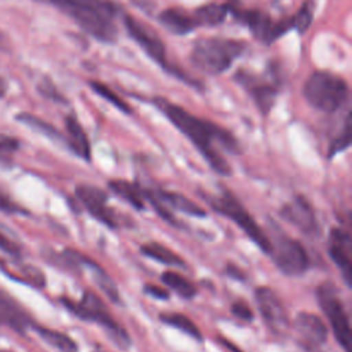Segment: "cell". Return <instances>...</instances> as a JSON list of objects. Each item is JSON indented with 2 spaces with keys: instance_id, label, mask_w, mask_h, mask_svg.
I'll list each match as a JSON object with an SVG mask.
<instances>
[{
  "instance_id": "obj_33",
  "label": "cell",
  "mask_w": 352,
  "mask_h": 352,
  "mask_svg": "<svg viewBox=\"0 0 352 352\" xmlns=\"http://www.w3.org/2000/svg\"><path fill=\"white\" fill-rule=\"evenodd\" d=\"M19 142L8 135L0 133V161H7L18 150Z\"/></svg>"
},
{
  "instance_id": "obj_21",
  "label": "cell",
  "mask_w": 352,
  "mask_h": 352,
  "mask_svg": "<svg viewBox=\"0 0 352 352\" xmlns=\"http://www.w3.org/2000/svg\"><path fill=\"white\" fill-rule=\"evenodd\" d=\"M230 12V6L223 3H208L194 10L192 18L197 26H217L224 22Z\"/></svg>"
},
{
  "instance_id": "obj_9",
  "label": "cell",
  "mask_w": 352,
  "mask_h": 352,
  "mask_svg": "<svg viewBox=\"0 0 352 352\" xmlns=\"http://www.w3.org/2000/svg\"><path fill=\"white\" fill-rule=\"evenodd\" d=\"M230 12L234 14V16L243 23L250 33L261 43L270 45L275 40H278L282 34L289 32L292 29L290 18L283 21H275L268 14L256 11V10H248V11H236L230 7Z\"/></svg>"
},
{
  "instance_id": "obj_23",
  "label": "cell",
  "mask_w": 352,
  "mask_h": 352,
  "mask_svg": "<svg viewBox=\"0 0 352 352\" xmlns=\"http://www.w3.org/2000/svg\"><path fill=\"white\" fill-rule=\"evenodd\" d=\"M15 118H16V121L25 124V125L29 126L30 129H33V131H36V132H38V133H41V135H44V136L52 139V140L66 143V138H65L54 125H51L50 122H47V121L38 118V117L34 116V114H30V113H19Z\"/></svg>"
},
{
  "instance_id": "obj_42",
  "label": "cell",
  "mask_w": 352,
  "mask_h": 352,
  "mask_svg": "<svg viewBox=\"0 0 352 352\" xmlns=\"http://www.w3.org/2000/svg\"><path fill=\"white\" fill-rule=\"evenodd\" d=\"M96 352H102V351H96Z\"/></svg>"
},
{
  "instance_id": "obj_32",
  "label": "cell",
  "mask_w": 352,
  "mask_h": 352,
  "mask_svg": "<svg viewBox=\"0 0 352 352\" xmlns=\"http://www.w3.org/2000/svg\"><path fill=\"white\" fill-rule=\"evenodd\" d=\"M37 91H38L44 98H47V99H50V100H54V102H58V103H66V99L63 98V95L56 89V87L54 85V82H52L50 78H47V77H44V78L38 82Z\"/></svg>"
},
{
  "instance_id": "obj_38",
  "label": "cell",
  "mask_w": 352,
  "mask_h": 352,
  "mask_svg": "<svg viewBox=\"0 0 352 352\" xmlns=\"http://www.w3.org/2000/svg\"><path fill=\"white\" fill-rule=\"evenodd\" d=\"M219 341H221L230 351H232V352H242L241 349H238L236 348V345H234V344H231L230 341H227V340H224V338H219Z\"/></svg>"
},
{
  "instance_id": "obj_5",
  "label": "cell",
  "mask_w": 352,
  "mask_h": 352,
  "mask_svg": "<svg viewBox=\"0 0 352 352\" xmlns=\"http://www.w3.org/2000/svg\"><path fill=\"white\" fill-rule=\"evenodd\" d=\"M62 302L77 318L100 324L118 348L126 349L131 345V338L126 330L120 323H117L106 304L94 292H84L80 301L62 297Z\"/></svg>"
},
{
  "instance_id": "obj_29",
  "label": "cell",
  "mask_w": 352,
  "mask_h": 352,
  "mask_svg": "<svg viewBox=\"0 0 352 352\" xmlns=\"http://www.w3.org/2000/svg\"><path fill=\"white\" fill-rule=\"evenodd\" d=\"M314 14H315V3L312 0H305L302 6L298 8V11L296 12V15L290 16L292 29H296L300 34H304L312 23Z\"/></svg>"
},
{
  "instance_id": "obj_31",
  "label": "cell",
  "mask_w": 352,
  "mask_h": 352,
  "mask_svg": "<svg viewBox=\"0 0 352 352\" xmlns=\"http://www.w3.org/2000/svg\"><path fill=\"white\" fill-rule=\"evenodd\" d=\"M351 144V120H349V114L345 118L344 122V128L341 131V133L331 142L330 148H329V158L334 157L336 154L346 150Z\"/></svg>"
},
{
  "instance_id": "obj_12",
  "label": "cell",
  "mask_w": 352,
  "mask_h": 352,
  "mask_svg": "<svg viewBox=\"0 0 352 352\" xmlns=\"http://www.w3.org/2000/svg\"><path fill=\"white\" fill-rule=\"evenodd\" d=\"M76 197L92 217H95L109 228L118 227L117 214L113 209L107 206L109 197L103 190L91 184H78L76 187Z\"/></svg>"
},
{
  "instance_id": "obj_35",
  "label": "cell",
  "mask_w": 352,
  "mask_h": 352,
  "mask_svg": "<svg viewBox=\"0 0 352 352\" xmlns=\"http://www.w3.org/2000/svg\"><path fill=\"white\" fill-rule=\"evenodd\" d=\"M143 292L157 300H168L169 298V292L166 289H162L157 285H151V283H146L143 287Z\"/></svg>"
},
{
  "instance_id": "obj_18",
  "label": "cell",
  "mask_w": 352,
  "mask_h": 352,
  "mask_svg": "<svg viewBox=\"0 0 352 352\" xmlns=\"http://www.w3.org/2000/svg\"><path fill=\"white\" fill-rule=\"evenodd\" d=\"M153 194L168 208V209H176L177 212L190 214V216H195V217H205L206 216V210L204 208H201L198 204H195L194 201H191L190 198L184 197L180 192H175V191H168V190H153Z\"/></svg>"
},
{
  "instance_id": "obj_17",
  "label": "cell",
  "mask_w": 352,
  "mask_h": 352,
  "mask_svg": "<svg viewBox=\"0 0 352 352\" xmlns=\"http://www.w3.org/2000/svg\"><path fill=\"white\" fill-rule=\"evenodd\" d=\"M65 126L67 131L66 146L84 161H91V144L89 139L74 116H67L65 118Z\"/></svg>"
},
{
  "instance_id": "obj_2",
  "label": "cell",
  "mask_w": 352,
  "mask_h": 352,
  "mask_svg": "<svg viewBox=\"0 0 352 352\" xmlns=\"http://www.w3.org/2000/svg\"><path fill=\"white\" fill-rule=\"evenodd\" d=\"M69 15L84 32L103 43L118 37V8L111 0H48Z\"/></svg>"
},
{
  "instance_id": "obj_3",
  "label": "cell",
  "mask_w": 352,
  "mask_h": 352,
  "mask_svg": "<svg viewBox=\"0 0 352 352\" xmlns=\"http://www.w3.org/2000/svg\"><path fill=\"white\" fill-rule=\"evenodd\" d=\"M246 43L224 37L198 38L191 50L190 60L201 72L212 76L227 72L242 56Z\"/></svg>"
},
{
  "instance_id": "obj_13",
  "label": "cell",
  "mask_w": 352,
  "mask_h": 352,
  "mask_svg": "<svg viewBox=\"0 0 352 352\" xmlns=\"http://www.w3.org/2000/svg\"><path fill=\"white\" fill-rule=\"evenodd\" d=\"M294 330L297 342L308 352L319 351L329 337L324 322L312 312H300L294 319Z\"/></svg>"
},
{
  "instance_id": "obj_26",
  "label": "cell",
  "mask_w": 352,
  "mask_h": 352,
  "mask_svg": "<svg viewBox=\"0 0 352 352\" xmlns=\"http://www.w3.org/2000/svg\"><path fill=\"white\" fill-rule=\"evenodd\" d=\"M161 280L173 292H176L183 298H192L197 296L195 285L175 271H165L161 275Z\"/></svg>"
},
{
  "instance_id": "obj_30",
  "label": "cell",
  "mask_w": 352,
  "mask_h": 352,
  "mask_svg": "<svg viewBox=\"0 0 352 352\" xmlns=\"http://www.w3.org/2000/svg\"><path fill=\"white\" fill-rule=\"evenodd\" d=\"M89 87L92 88V91H94L95 94H98L99 96H102L106 102H109L110 104H113L117 110H120V111H122V113H125V114H129V113H131L129 104H128L121 96H118L111 88H109L107 85H104L103 82L91 80V81H89Z\"/></svg>"
},
{
  "instance_id": "obj_14",
  "label": "cell",
  "mask_w": 352,
  "mask_h": 352,
  "mask_svg": "<svg viewBox=\"0 0 352 352\" xmlns=\"http://www.w3.org/2000/svg\"><path fill=\"white\" fill-rule=\"evenodd\" d=\"M280 217L293 224L302 234L315 236L319 232V224L311 204L302 197L296 195L292 201L280 208Z\"/></svg>"
},
{
  "instance_id": "obj_40",
  "label": "cell",
  "mask_w": 352,
  "mask_h": 352,
  "mask_svg": "<svg viewBox=\"0 0 352 352\" xmlns=\"http://www.w3.org/2000/svg\"><path fill=\"white\" fill-rule=\"evenodd\" d=\"M6 92H7V85H6L4 80L0 77V98H3L6 95Z\"/></svg>"
},
{
  "instance_id": "obj_16",
  "label": "cell",
  "mask_w": 352,
  "mask_h": 352,
  "mask_svg": "<svg viewBox=\"0 0 352 352\" xmlns=\"http://www.w3.org/2000/svg\"><path fill=\"white\" fill-rule=\"evenodd\" d=\"M351 236L349 234L342 228H333L329 235V245L327 250L334 261V264L338 267L344 282L346 286H351V278H352V264H351Z\"/></svg>"
},
{
  "instance_id": "obj_28",
  "label": "cell",
  "mask_w": 352,
  "mask_h": 352,
  "mask_svg": "<svg viewBox=\"0 0 352 352\" xmlns=\"http://www.w3.org/2000/svg\"><path fill=\"white\" fill-rule=\"evenodd\" d=\"M10 324L16 330H22L28 326V318L12 304L0 300V324Z\"/></svg>"
},
{
  "instance_id": "obj_27",
  "label": "cell",
  "mask_w": 352,
  "mask_h": 352,
  "mask_svg": "<svg viewBox=\"0 0 352 352\" xmlns=\"http://www.w3.org/2000/svg\"><path fill=\"white\" fill-rule=\"evenodd\" d=\"M37 333L45 342L56 348L59 352H78V346L74 340L65 333L47 327H37Z\"/></svg>"
},
{
  "instance_id": "obj_6",
  "label": "cell",
  "mask_w": 352,
  "mask_h": 352,
  "mask_svg": "<svg viewBox=\"0 0 352 352\" xmlns=\"http://www.w3.org/2000/svg\"><path fill=\"white\" fill-rule=\"evenodd\" d=\"M205 199L213 210L234 221L264 253H271V239L231 191L224 190L220 195H206Z\"/></svg>"
},
{
  "instance_id": "obj_24",
  "label": "cell",
  "mask_w": 352,
  "mask_h": 352,
  "mask_svg": "<svg viewBox=\"0 0 352 352\" xmlns=\"http://www.w3.org/2000/svg\"><path fill=\"white\" fill-rule=\"evenodd\" d=\"M88 270H91L92 272V276H94V280L95 283L99 286V289L104 293V296L111 300L113 302H120V294H118V289H117V285L114 283V280L104 272V270L96 264L95 261L89 260L87 263Z\"/></svg>"
},
{
  "instance_id": "obj_19",
  "label": "cell",
  "mask_w": 352,
  "mask_h": 352,
  "mask_svg": "<svg viewBox=\"0 0 352 352\" xmlns=\"http://www.w3.org/2000/svg\"><path fill=\"white\" fill-rule=\"evenodd\" d=\"M158 21L166 30H169L173 34H179V36L188 34L195 28H198L192 18V14H187L186 11L179 10V8L164 10L158 15Z\"/></svg>"
},
{
  "instance_id": "obj_44",
  "label": "cell",
  "mask_w": 352,
  "mask_h": 352,
  "mask_svg": "<svg viewBox=\"0 0 352 352\" xmlns=\"http://www.w3.org/2000/svg\"><path fill=\"white\" fill-rule=\"evenodd\" d=\"M0 352H4V351H0Z\"/></svg>"
},
{
  "instance_id": "obj_15",
  "label": "cell",
  "mask_w": 352,
  "mask_h": 352,
  "mask_svg": "<svg viewBox=\"0 0 352 352\" xmlns=\"http://www.w3.org/2000/svg\"><path fill=\"white\" fill-rule=\"evenodd\" d=\"M235 80L249 92L252 99L254 100L257 109L263 114H268L275 103V98L278 94V87L267 80L252 74L245 70H239L235 74Z\"/></svg>"
},
{
  "instance_id": "obj_1",
  "label": "cell",
  "mask_w": 352,
  "mask_h": 352,
  "mask_svg": "<svg viewBox=\"0 0 352 352\" xmlns=\"http://www.w3.org/2000/svg\"><path fill=\"white\" fill-rule=\"evenodd\" d=\"M153 103L165 114V117L197 147L208 165L221 176L231 175V166L217 150V144L232 154L241 151L234 135L220 125L199 118L183 107L169 102L165 98H154Z\"/></svg>"
},
{
  "instance_id": "obj_37",
  "label": "cell",
  "mask_w": 352,
  "mask_h": 352,
  "mask_svg": "<svg viewBox=\"0 0 352 352\" xmlns=\"http://www.w3.org/2000/svg\"><path fill=\"white\" fill-rule=\"evenodd\" d=\"M226 271H227V274H228L230 276H232V278H236V279H245V275H243L242 270H241V268H238V267H235L234 264H228Z\"/></svg>"
},
{
  "instance_id": "obj_39",
  "label": "cell",
  "mask_w": 352,
  "mask_h": 352,
  "mask_svg": "<svg viewBox=\"0 0 352 352\" xmlns=\"http://www.w3.org/2000/svg\"><path fill=\"white\" fill-rule=\"evenodd\" d=\"M7 47H8L7 37L3 34V32H0V51H6Z\"/></svg>"
},
{
  "instance_id": "obj_20",
  "label": "cell",
  "mask_w": 352,
  "mask_h": 352,
  "mask_svg": "<svg viewBox=\"0 0 352 352\" xmlns=\"http://www.w3.org/2000/svg\"><path fill=\"white\" fill-rule=\"evenodd\" d=\"M109 188L120 198L126 201L131 206H133L138 210L144 209V191L143 187L138 183L129 182V180H122V179H114L109 180L107 183Z\"/></svg>"
},
{
  "instance_id": "obj_25",
  "label": "cell",
  "mask_w": 352,
  "mask_h": 352,
  "mask_svg": "<svg viewBox=\"0 0 352 352\" xmlns=\"http://www.w3.org/2000/svg\"><path fill=\"white\" fill-rule=\"evenodd\" d=\"M160 320L168 326L176 327L177 330L186 333L187 336H190L192 338L202 340L201 330L197 327V324L188 316H186L180 312H161Z\"/></svg>"
},
{
  "instance_id": "obj_36",
  "label": "cell",
  "mask_w": 352,
  "mask_h": 352,
  "mask_svg": "<svg viewBox=\"0 0 352 352\" xmlns=\"http://www.w3.org/2000/svg\"><path fill=\"white\" fill-rule=\"evenodd\" d=\"M0 249L10 254H14V256L19 254V248L11 239H8L6 235H3L1 232H0Z\"/></svg>"
},
{
  "instance_id": "obj_22",
  "label": "cell",
  "mask_w": 352,
  "mask_h": 352,
  "mask_svg": "<svg viewBox=\"0 0 352 352\" xmlns=\"http://www.w3.org/2000/svg\"><path fill=\"white\" fill-rule=\"evenodd\" d=\"M142 254H144L148 258H153L161 264L165 265H172V267H184L186 263L184 260L175 253L172 249L168 246H164L162 243L158 242H148L140 246Z\"/></svg>"
},
{
  "instance_id": "obj_7",
  "label": "cell",
  "mask_w": 352,
  "mask_h": 352,
  "mask_svg": "<svg viewBox=\"0 0 352 352\" xmlns=\"http://www.w3.org/2000/svg\"><path fill=\"white\" fill-rule=\"evenodd\" d=\"M318 304L324 312L336 341L344 351H349L351 348V326L349 318L344 308L342 300L338 297L337 289L333 283L324 282L316 289Z\"/></svg>"
},
{
  "instance_id": "obj_34",
  "label": "cell",
  "mask_w": 352,
  "mask_h": 352,
  "mask_svg": "<svg viewBox=\"0 0 352 352\" xmlns=\"http://www.w3.org/2000/svg\"><path fill=\"white\" fill-rule=\"evenodd\" d=\"M231 312L235 318L243 320V322H252L254 315L252 308L249 307V304L243 300H236L231 304Z\"/></svg>"
},
{
  "instance_id": "obj_41",
  "label": "cell",
  "mask_w": 352,
  "mask_h": 352,
  "mask_svg": "<svg viewBox=\"0 0 352 352\" xmlns=\"http://www.w3.org/2000/svg\"><path fill=\"white\" fill-rule=\"evenodd\" d=\"M37 1H45V0H37Z\"/></svg>"
},
{
  "instance_id": "obj_8",
  "label": "cell",
  "mask_w": 352,
  "mask_h": 352,
  "mask_svg": "<svg viewBox=\"0 0 352 352\" xmlns=\"http://www.w3.org/2000/svg\"><path fill=\"white\" fill-rule=\"evenodd\" d=\"M270 254L275 265L290 276L301 275L309 267V256L302 243L282 232L275 235V242L271 241Z\"/></svg>"
},
{
  "instance_id": "obj_11",
  "label": "cell",
  "mask_w": 352,
  "mask_h": 352,
  "mask_svg": "<svg viewBox=\"0 0 352 352\" xmlns=\"http://www.w3.org/2000/svg\"><path fill=\"white\" fill-rule=\"evenodd\" d=\"M254 300L265 324L276 334H283L289 327L286 308L279 296L268 286L254 290Z\"/></svg>"
},
{
  "instance_id": "obj_43",
  "label": "cell",
  "mask_w": 352,
  "mask_h": 352,
  "mask_svg": "<svg viewBox=\"0 0 352 352\" xmlns=\"http://www.w3.org/2000/svg\"><path fill=\"white\" fill-rule=\"evenodd\" d=\"M0 265H1V261H0Z\"/></svg>"
},
{
  "instance_id": "obj_10",
  "label": "cell",
  "mask_w": 352,
  "mask_h": 352,
  "mask_svg": "<svg viewBox=\"0 0 352 352\" xmlns=\"http://www.w3.org/2000/svg\"><path fill=\"white\" fill-rule=\"evenodd\" d=\"M124 26L128 32V34L139 44V47L158 65H161L164 69H166L169 73H175L176 67L170 66L166 60V50L162 43V40L155 34L150 28L140 23L136 18L131 15H124L122 18Z\"/></svg>"
},
{
  "instance_id": "obj_4",
  "label": "cell",
  "mask_w": 352,
  "mask_h": 352,
  "mask_svg": "<svg viewBox=\"0 0 352 352\" xmlns=\"http://www.w3.org/2000/svg\"><path fill=\"white\" fill-rule=\"evenodd\" d=\"M302 95L311 107L331 114L338 111L346 102L349 87L342 77L318 70L304 82Z\"/></svg>"
}]
</instances>
